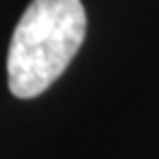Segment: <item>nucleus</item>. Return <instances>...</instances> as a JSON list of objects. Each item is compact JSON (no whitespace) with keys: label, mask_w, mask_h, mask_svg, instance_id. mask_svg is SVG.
Listing matches in <instances>:
<instances>
[{"label":"nucleus","mask_w":159,"mask_h":159,"mask_svg":"<svg viewBox=\"0 0 159 159\" xmlns=\"http://www.w3.org/2000/svg\"><path fill=\"white\" fill-rule=\"evenodd\" d=\"M86 35L80 0H31L7 53L9 91L20 99L42 95L66 71Z\"/></svg>","instance_id":"nucleus-1"}]
</instances>
